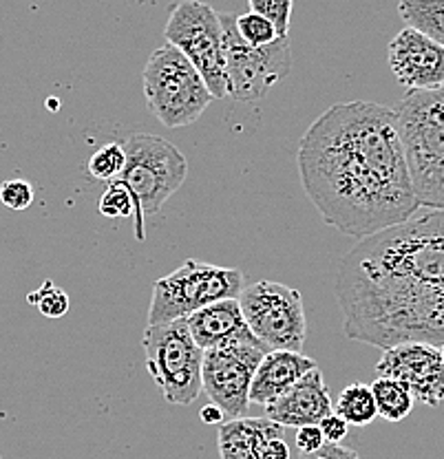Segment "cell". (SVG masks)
<instances>
[{"label": "cell", "mask_w": 444, "mask_h": 459, "mask_svg": "<svg viewBox=\"0 0 444 459\" xmlns=\"http://www.w3.org/2000/svg\"><path fill=\"white\" fill-rule=\"evenodd\" d=\"M300 184L323 221L358 241L418 214L394 108L367 100L318 115L296 152Z\"/></svg>", "instance_id": "1"}, {"label": "cell", "mask_w": 444, "mask_h": 459, "mask_svg": "<svg viewBox=\"0 0 444 459\" xmlns=\"http://www.w3.org/2000/svg\"><path fill=\"white\" fill-rule=\"evenodd\" d=\"M350 341L389 349L403 342L444 344V212L358 241L334 283Z\"/></svg>", "instance_id": "2"}, {"label": "cell", "mask_w": 444, "mask_h": 459, "mask_svg": "<svg viewBox=\"0 0 444 459\" xmlns=\"http://www.w3.org/2000/svg\"><path fill=\"white\" fill-rule=\"evenodd\" d=\"M394 113L420 208L444 212V86L407 91Z\"/></svg>", "instance_id": "3"}, {"label": "cell", "mask_w": 444, "mask_h": 459, "mask_svg": "<svg viewBox=\"0 0 444 459\" xmlns=\"http://www.w3.org/2000/svg\"><path fill=\"white\" fill-rule=\"evenodd\" d=\"M126 152L122 181L135 199V237L144 241L146 217H155L188 175V160L175 143L152 133H133L122 142Z\"/></svg>", "instance_id": "4"}, {"label": "cell", "mask_w": 444, "mask_h": 459, "mask_svg": "<svg viewBox=\"0 0 444 459\" xmlns=\"http://www.w3.org/2000/svg\"><path fill=\"white\" fill-rule=\"evenodd\" d=\"M146 108L166 128H184L197 122L213 102L206 80L175 47L164 45L148 57L144 74Z\"/></svg>", "instance_id": "5"}, {"label": "cell", "mask_w": 444, "mask_h": 459, "mask_svg": "<svg viewBox=\"0 0 444 459\" xmlns=\"http://www.w3.org/2000/svg\"><path fill=\"white\" fill-rule=\"evenodd\" d=\"M241 291L243 274L235 267H222L188 258L173 274L155 281L151 307H148V325L186 320L219 300L239 299Z\"/></svg>", "instance_id": "6"}, {"label": "cell", "mask_w": 444, "mask_h": 459, "mask_svg": "<svg viewBox=\"0 0 444 459\" xmlns=\"http://www.w3.org/2000/svg\"><path fill=\"white\" fill-rule=\"evenodd\" d=\"M142 347L146 353V369L166 404H193L204 391V351L190 336L188 323L175 320L146 325Z\"/></svg>", "instance_id": "7"}, {"label": "cell", "mask_w": 444, "mask_h": 459, "mask_svg": "<svg viewBox=\"0 0 444 459\" xmlns=\"http://www.w3.org/2000/svg\"><path fill=\"white\" fill-rule=\"evenodd\" d=\"M166 45L175 47L206 80L214 100L226 98V45L219 12L206 3L186 0L170 9L164 29Z\"/></svg>", "instance_id": "8"}, {"label": "cell", "mask_w": 444, "mask_h": 459, "mask_svg": "<svg viewBox=\"0 0 444 459\" xmlns=\"http://www.w3.org/2000/svg\"><path fill=\"white\" fill-rule=\"evenodd\" d=\"M239 305L250 332L267 351L300 353L308 336V316L299 290L259 281L243 287Z\"/></svg>", "instance_id": "9"}, {"label": "cell", "mask_w": 444, "mask_h": 459, "mask_svg": "<svg viewBox=\"0 0 444 459\" xmlns=\"http://www.w3.org/2000/svg\"><path fill=\"white\" fill-rule=\"evenodd\" d=\"M226 45L228 95L237 102H259L292 69L290 38L267 47H250L237 31V13H219Z\"/></svg>", "instance_id": "10"}, {"label": "cell", "mask_w": 444, "mask_h": 459, "mask_svg": "<svg viewBox=\"0 0 444 459\" xmlns=\"http://www.w3.org/2000/svg\"><path fill=\"white\" fill-rule=\"evenodd\" d=\"M266 353L252 344H228L204 351V394L226 413L228 420L246 418L252 380Z\"/></svg>", "instance_id": "11"}, {"label": "cell", "mask_w": 444, "mask_h": 459, "mask_svg": "<svg viewBox=\"0 0 444 459\" xmlns=\"http://www.w3.org/2000/svg\"><path fill=\"white\" fill-rule=\"evenodd\" d=\"M379 377H391L412 391L414 400L427 406L444 402L442 349L429 342H403L385 349L376 362Z\"/></svg>", "instance_id": "12"}, {"label": "cell", "mask_w": 444, "mask_h": 459, "mask_svg": "<svg viewBox=\"0 0 444 459\" xmlns=\"http://www.w3.org/2000/svg\"><path fill=\"white\" fill-rule=\"evenodd\" d=\"M391 74L414 93H427L444 86V47L418 29L405 27L387 49Z\"/></svg>", "instance_id": "13"}, {"label": "cell", "mask_w": 444, "mask_h": 459, "mask_svg": "<svg viewBox=\"0 0 444 459\" xmlns=\"http://www.w3.org/2000/svg\"><path fill=\"white\" fill-rule=\"evenodd\" d=\"M334 413L332 395L323 380L321 369H312L305 377L281 395L279 400L266 406L264 418L281 424L283 429H303V427H318L327 415Z\"/></svg>", "instance_id": "14"}, {"label": "cell", "mask_w": 444, "mask_h": 459, "mask_svg": "<svg viewBox=\"0 0 444 459\" xmlns=\"http://www.w3.org/2000/svg\"><path fill=\"white\" fill-rule=\"evenodd\" d=\"M186 323H188L190 336L202 351L228 347V344H252V347L267 351L248 327L239 299L208 305V307L199 309L190 318H186Z\"/></svg>", "instance_id": "15"}, {"label": "cell", "mask_w": 444, "mask_h": 459, "mask_svg": "<svg viewBox=\"0 0 444 459\" xmlns=\"http://www.w3.org/2000/svg\"><path fill=\"white\" fill-rule=\"evenodd\" d=\"M317 362L303 353L294 351H270L261 360L259 369L255 373L250 389V404L270 406L281 395L288 394L290 389L308 376L309 371L317 369Z\"/></svg>", "instance_id": "16"}, {"label": "cell", "mask_w": 444, "mask_h": 459, "mask_svg": "<svg viewBox=\"0 0 444 459\" xmlns=\"http://www.w3.org/2000/svg\"><path fill=\"white\" fill-rule=\"evenodd\" d=\"M283 427L267 418L228 420L217 430V448L222 459H261L266 442L283 437Z\"/></svg>", "instance_id": "17"}, {"label": "cell", "mask_w": 444, "mask_h": 459, "mask_svg": "<svg viewBox=\"0 0 444 459\" xmlns=\"http://www.w3.org/2000/svg\"><path fill=\"white\" fill-rule=\"evenodd\" d=\"M398 13L407 27L418 29L444 47V0H403Z\"/></svg>", "instance_id": "18"}, {"label": "cell", "mask_w": 444, "mask_h": 459, "mask_svg": "<svg viewBox=\"0 0 444 459\" xmlns=\"http://www.w3.org/2000/svg\"><path fill=\"white\" fill-rule=\"evenodd\" d=\"M334 413L341 415L350 427H367L379 418V406H376L374 391L370 385H347L338 395Z\"/></svg>", "instance_id": "19"}, {"label": "cell", "mask_w": 444, "mask_h": 459, "mask_svg": "<svg viewBox=\"0 0 444 459\" xmlns=\"http://www.w3.org/2000/svg\"><path fill=\"white\" fill-rule=\"evenodd\" d=\"M370 386L374 391L379 415L387 422H403L414 411L415 400L412 391L400 385V382L391 380V377H376Z\"/></svg>", "instance_id": "20"}, {"label": "cell", "mask_w": 444, "mask_h": 459, "mask_svg": "<svg viewBox=\"0 0 444 459\" xmlns=\"http://www.w3.org/2000/svg\"><path fill=\"white\" fill-rule=\"evenodd\" d=\"M124 166H126V152H124L122 142H109L91 155L87 169L93 179L113 184L122 177Z\"/></svg>", "instance_id": "21"}, {"label": "cell", "mask_w": 444, "mask_h": 459, "mask_svg": "<svg viewBox=\"0 0 444 459\" xmlns=\"http://www.w3.org/2000/svg\"><path fill=\"white\" fill-rule=\"evenodd\" d=\"M27 303L33 305L47 318H62L71 307L69 294L60 290V287H56L54 281H45L36 291H30Z\"/></svg>", "instance_id": "22"}, {"label": "cell", "mask_w": 444, "mask_h": 459, "mask_svg": "<svg viewBox=\"0 0 444 459\" xmlns=\"http://www.w3.org/2000/svg\"><path fill=\"white\" fill-rule=\"evenodd\" d=\"M98 210L107 219H133L135 217V199H133L131 190L118 179L107 186L100 197Z\"/></svg>", "instance_id": "23"}, {"label": "cell", "mask_w": 444, "mask_h": 459, "mask_svg": "<svg viewBox=\"0 0 444 459\" xmlns=\"http://www.w3.org/2000/svg\"><path fill=\"white\" fill-rule=\"evenodd\" d=\"M237 31L243 38V42L250 47H267L279 40L276 29L266 21L264 16L255 12H248L237 16Z\"/></svg>", "instance_id": "24"}, {"label": "cell", "mask_w": 444, "mask_h": 459, "mask_svg": "<svg viewBox=\"0 0 444 459\" xmlns=\"http://www.w3.org/2000/svg\"><path fill=\"white\" fill-rule=\"evenodd\" d=\"M250 12L264 16L272 27L276 29L279 40L290 38V16H292V0H250L248 3Z\"/></svg>", "instance_id": "25"}, {"label": "cell", "mask_w": 444, "mask_h": 459, "mask_svg": "<svg viewBox=\"0 0 444 459\" xmlns=\"http://www.w3.org/2000/svg\"><path fill=\"white\" fill-rule=\"evenodd\" d=\"M33 186L25 179H7L0 184V204L13 212H22L33 204Z\"/></svg>", "instance_id": "26"}, {"label": "cell", "mask_w": 444, "mask_h": 459, "mask_svg": "<svg viewBox=\"0 0 444 459\" xmlns=\"http://www.w3.org/2000/svg\"><path fill=\"white\" fill-rule=\"evenodd\" d=\"M327 444L321 427H303L296 430V446L300 453H317Z\"/></svg>", "instance_id": "27"}, {"label": "cell", "mask_w": 444, "mask_h": 459, "mask_svg": "<svg viewBox=\"0 0 444 459\" xmlns=\"http://www.w3.org/2000/svg\"><path fill=\"white\" fill-rule=\"evenodd\" d=\"M318 427H321L323 435H326L327 444L343 442V439L347 437V430H350V424H347L345 420H343L341 415H336V413L327 415V418L323 420V422L318 424Z\"/></svg>", "instance_id": "28"}, {"label": "cell", "mask_w": 444, "mask_h": 459, "mask_svg": "<svg viewBox=\"0 0 444 459\" xmlns=\"http://www.w3.org/2000/svg\"><path fill=\"white\" fill-rule=\"evenodd\" d=\"M299 459H361L354 448L341 446V444H326L317 453H300Z\"/></svg>", "instance_id": "29"}, {"label": "cell", "mask_w": 444, "mask_h": 459, "mask_svg": "<svg viewBox=\"0 0 444 459\" xmlns=\"http://www.w3.org/2000/svg\"><path fill=\"white\" fill-rule=\"evenodd\" d=\"M261 459H290V446L283 442V437L270 439L261 451Z\"/></svg>", "instance_id": "30"}, {"label": "cell", "mask_w": 444, "mask_h": 459, "mask_svg": "<svg viewBox=\"0 0 444 459\" xmlns=\"http://www.w3.org/2000/svg\"><path fill=\"white\" fill-rule=\"evenodd\" d=\"M199 420H202L204 424H210V427H222V424L228 422L226 413H223L217 404H213V402L199 411Z\"/></svg>", "instance_id": "31"}, {"label": "cell", "mask_w": 444, "mask_h": 459, "mask_svg": "<svg viewBox=\"0 0 444 459\" xmlns=\"http://www.w3.org/2000/svg\"><path fill=\"white\" fill-rule=\"evenodd\" d=\"M440 349H442V358H444V344H442V347H440Z\"/></svg>", "instance_id": "32"}, {"label": "cell", "mask_w": 444, "mask_h": 459, "mask_svg": "<svg viewBox=\"0 0 444 459\" xmlns=\"http://www.w3.org/2000/svg\"><path fill=\"white\" fill-rule=\"evenodd\" d=\"M0 459H3V457H0Z\"/></svg>", "instance_id": "33"}]
</instances>
